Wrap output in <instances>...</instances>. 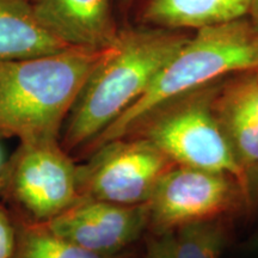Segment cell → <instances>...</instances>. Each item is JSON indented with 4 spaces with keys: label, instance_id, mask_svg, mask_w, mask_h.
<instances>
[{
    "label": "cell",
    "instance_id": "obj_1",
    "mask_svg": "<svg viewBox=\"0 0 258 258\" xmlns=\"http://www.w3.org/2000/svg\"><path fill=\"white\" fill-rule=\"evenodd\" d=\"M180 30L140 28L118 31L86 80L61 131L67 152L90 146L137 102L159 71L188 41Z\"/></svg>",
    "mask_w": 258,
    "mask_h": 258
},
{
    "label": "cell",
    "instance_id": "obj_2",
    "mask_svg": "<svg viewBox=\"0 0 258 258\" xmlns=\"http://www.w3.org/2000/svg\"><path fill=\"white\" fill-rule=\"evenodd\" d=\"M258 70V31L249 19L203 28L176 51L156 78L103 133L90 150L131 135L164 105L220 82L226 76Z\"/></svg>",
    "mask_w": 258,
    "mask_h": 258
},
{
    "label": "cell",
    "instance_id": "obj_3",
    "mask_svg": "<svg viewBox=\"0 0 258 258\" xmlns=\"http://www.w3.org/2000/svg\"><path fill=\"white\" fill-rule=\"evenodd\" d=\"M104 50L70 48L0 62V135L19 141L60 140L64 121Z\"/></svg>",
    "mask_w": 258,
    "mask_h": 258
},
{
    "label": "cell",
    "instance_id": "obj_4",
    "mask_svg": "<svg viewBox=\"0 0 258 258\" xmlns=\"http://www.w3.org/2000/svg\"><path fill=\"white\" fill-rule=\"evenodd\" d=\"M220 83L221 80L158 109L128 137L147 139L175 165L228 173L241 180L243 167L213 108Z\"/></svg>",
    "mask_w": 258,
    "mask_h": 258
},
{
    "label": "cell",
    "instance_id": "obj_5",
    "mask_svg": "<svg viewBox=\"0 0 258 258\" xmlns=\"http://www.w3.org/2000/svg\"><path fill=\"white\" fill-rule=\"evenodd\" d=\"M19 143L0 170V198L21 220L46 224L83 199L78 165L59 139Z\"/></svg>",
    "mask_w": 258,
    "mask_h": 258
},
{
    "label": "cell",
    "instance_id": "obj_6",
    "mask_svg": "<svg viewBox=\"0 0 258 258\" xmlns=\"http://www.w3.org/2000/svg\"><path fill=\"white\" fill-rule=\"evenodd\" d=\"M147 233H173L183 226L246 214L240 180L228 173L175 165L148 201Z\"/></svg>",
    "mask_w": 258,
    "mask_h": 258
},
{
    "label": "cell",
    "instance_id": "obj_7",
    "mask_svg": "<svg viewBox=\"0 0 258 258\" xmlns=\"http://www.w3.org/2000/svg\"><path fill=\"white\" fill-rule=\"evenodd\" d=\"M175 164L147 139L132 135L106 143L78 165L84 199L137 206L150 201L160 179Z\"/></svg>",
    "mask_w": 258,
    "mask_h": 258
},
{
    "label": "cell",
    "instance_id": "obj_8",
    "mask_svg": "<svg viewBox=\"0 0 258 258\" xmlns=\"http://www.w3.org/2000/svg\"><path fill=\"white\" fill-rule=\"evenodd\" d=\"M148 219V202L123 206L83 198L43 225L59 237L92 252L118 254L131 251L147 233Z\"/></svg>",
    "mask_w": 258,
    "mask_h": 258
},
{
    "label": "cell",
    "instance_id": "obj_9",
    "mask_svg": "<svg viewBox=\"0 0 258 258\" xmlns=\"http://www.w3.org/2000/svg\"><path fill=\"white\" fill-rule=\"evenodd\" d=\"M41 24L70 48L104 50L117 37L110 0H30Z\"/></svg>",
    "mask_w": 258,
    "mask_h": 258
},
{
    "label": "cell",
    "instance_id": "obj_10",
    "mask_svg": "<svg viewBox=\"0 0 258 258\" xmlns=\"http://www.w3.org/2000/svg\"><path fill=\"white\" fill-rule=\"evenodd\" d=\"M213 108L228 144L243 167L258 161V78L256 70L221 82Z\"/></svg>",
    "mask_w": 258,
    "mask_h": 258
},
{
    "label": "cell",
    "instance_id": "obj_11",
    "mask_svg": "<svg viewBox=\"0 0 258 258\" xmlns=\"http://www.w3.org/2000/svg\"><path fill=\"white\" fill-rule=\"evenodd\" d=\"M253 0H148L143 21L169 30L217 27L246 18Z\"/></svg>",
    "mask_w": 258,
    "mask_h": 258
},
{
    "label": "cell",
    "instance_id": "obj_12",
    "mask_svg": "<svg viewBox=\"0 0 258 258\" xmlns=\"http://www.w3.org/2000/svg\"><path fill=\"white\" fill-rule=\"evenodd\" d=\"M70 49L38 21L30 0H0V62Z\"/></svg>",
    "mask_w": 258,
    "mask_h": 258
},
{
    "label": "cell",
    "instance_id": "obj_13",
    "mask_svg": "<svg viewBox=\"0 0 258 258\" xmlns=\"http://www.w3.org/2000/svg\"><path fill=\"white\" fill-rule=\"evenodd\" d=\"M234 218H217L185 225L173 232L175 258H220L232 239Z\"/></svg>",
    "mask_w": 258,
    "mask_h": 258
},
{
    "label": "cell",
    "instance_id": "obj_14",
    "mask_svg": "<svg viewBox=\"0 0 258 258\" xmlns=\"http://www.w3.org/2000/svg\"><path fill=\"white\" fill-rule=\"evenodd\" d=\"M17 258H134L131 251L118 254L92 252L53 233L43 224L21 220Z\"/></svg>",
    "mask_w": 258,
    "mask_h": 258
},
{
    "label": "cell",
    "instance_id": "obj_15",
    "mask_svg": "<svg viewBox=\"0 0 258 258\" xmlns=\"http://www.w3.org/2000/svg\"><path fill=\"white\" fill-rule=\"evenodd\" d=\"M21 239V219L0 205V258H17Z\"/></svg>",
    "mask_w": 258,
    "mask_h": 258
},
{
    "label": "cell",
    "instance_id": "obj_16",
    "mask_svg": "<svg viewBox=\"0 0 258 258\" xmlns=\"http://www.w3.org/2000/svg\"><path fill=\"white\" fill-rule=\"evenodd\" d=\"M240 184L246 206V214H258V161L243 170Z\"/></svg>",
    "mask_w": 258,
    "mask_h": 258
},
{
    "label": "cell",
    "instance_id": "obj_17",
    "mask_svg": "<svg viewBox=\"0 0 258 258\" xmlns=\"http://www.w3.org/2000/svg\"><path fill=\"white\" fill-rule=\"evenodd\" d=\"M146 245L143 258H175L173 233H146Z\"/></svg>",
    "mask_w": 258,
    "mask_h": 258
},
{
    "label": "cell",
    "instance_id": "obj_18",
    "mask_svg": "<svg viewBox=\"0 0 258 258\" xmlns=\"http://www.w3.org/2000/svg\"><path fill=\"white\" fill-rule=\"evenodd\" d=\"M249 16L251 17L249 19L251 24H252V27L258 31V0H253V4L251 6Z\"/></svg>",
    "mask_w": 258,
    "mask_h": 258
},
{
    "label": "cell",
    "instance_id": "obj_19",
    "mask_svg": "<svg viewBox=\"0 0 258 258\" xmlns=\"http://www.w3.org/2000/svg\"><path fill=\"white\" fill-rule=\"evenodd\" d=\"M3 165H4V160H3V152L2 150H0V170H2Z\"/></svg>",
    "mask_w": 258,
    "mask_h": 258
},
{
    "label": "cell",
    "instance_id": "obj_20",
    "mask_svg": "<svg viewBox=\"0 0 258 258\" xmlns=\"http://www.w3.org/2000/svg\"><path fill=\"white\" fill-rule=\"evenodd\" d=\"M122 2H123V3H131L132 0H122Z\"/></svg>",
    "mask_w": 258,
    "mask_h": 258
},
{
    "label": "cell",
    "instance_id": "obj_21",
    "mask_svg": "<svg viewBox=\"0 0 258 258\" xmlns=\"http://www.w3.org/2000/svg\"><path fill=\"white\" fill-rule=\"evenodd\" d=\"M256 72H257V78H258V70H256Z\"/></svg>",
    "mask_w": 258,
    "mask_h": 258
}]
</instances>
